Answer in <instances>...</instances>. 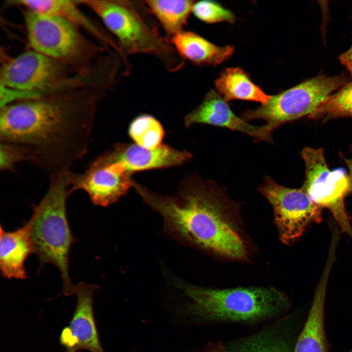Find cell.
Returning <instances> with one entry per match:
<instances>
[{
	"mask_svg": "<svg viewBox=\"0 0 352 352\" xmlns=\"http://www.w3.org/2000/svg\"><path fill=\"white\" fill-rule=\"evenodd\" d=\"M305 165L302 189L311 201L331 213L342 232L352 239V226L345 205V198L351 193L349 176L345 170H331L323 149L309 147L301 152Z\"/></svg>",
	"mask_w": 352,
	"mask_h": 352,
	"instance_id": "9c48e42d",
	"label": "cell"
},
{
	"mask_svg": "<svg viewBox=\"0 0 352 352\" xmlns=\"http://www.w3.org/2000/svg\"><path fill=\"white\" fill-rule=\"evenodd\" d=\"M28 151L14 144L0 142V169L2 171L14 170L16 165L24 160H30Z\"/></svg>",
	"mask_w": 352,
	"mask_h": 352,
	"instance_id": "d4e9b609",
	"label": "cell"
},
{
	"mask_svg": "<svg viewBox=\"0 0 352 352\" xmlns=\"http://www.w3.org/2000/svg\"><path fill=\"white\" fill-rule=\"evenodd\" d=\"M215 84L217 91L227 102L240 100L259 102L263 105L271 97L239 67L225 68L216 80Z\"/></svg>",
	"mask_w": 352,
	"mask_h": 352,
	"instance_id": "d6986e66",
	"label": "cell"
},
{
	"mask_svg": "<svg viewBox=\"0 0 352 352\" xmlns=\"http://www.w3.org/2000/svg\"><path fill=\"white\" fill-rule=\"evenodd\" d=\"M0 228L1 276L7 279H26L25 263L29 255L34 253L29 222L14 231H7L1 225Z\"/></svg>",
	"mask_w": 352,
	"mask_h": 352,
	"instance_id": "e0dca14e",
	"label": "cell"
},
{
	"mask_svg": "<svg viewBox=\"0 0 352 352\" xmlns=\"http://www.w3.org/2000/svg\"><path fill=\"white\" fill-rule=\"evenodd\" d=\"M95 13L127 54L155 56L169 71L180 69L184 60L162 37L143 12L144 3L119 0H78Z\"/></svg>",
	"mask_w": 352,
	"mask_h": 352,
	"instance_id": "277c9868",
	"label": "cell"
},
{
	"mask_svg": "<svg viewBox=\"0 0 352 352\" xmlns=\"http://www.w3.org/2000/svg\"><path fill=\"white\" fill-rule=\"evenodd\" d=\"M4 55V54H3ZM89 75L32 50L15 57L3 55L0 86L25 91L33 99L89 86Z\"/></svg>",
	"mask_w": 352,
	"mask_h": 352,
	"instance_id": "52a82bcc",
	"label": "cell"
},
{
	"mask_svg": "<svg viewBox=\"0 0 352 352\" xmlns=\"http://www.w3.org/2000/svg\"><path fill=\"white\" fill-rule=\"evenodd\" d=\"M98 288L95 285L81 282L75 286L77 305L69 325L64 328L60 342L66 352L87 350L91 352H104L101 346L94 320L93 294Z\"/></svg>",
	"mask_w": 352,
	"mask_h": 352,
	"instance_id": "7c38bea8",
	"label": "cell"
},
{
	"mask_svg": "<svg viewBox=\"0 0 352 352\" xmlns=\"http://www.w3.org/2000/svg\"><path fill=\"white\" fill-rule=\"evenodd\" d=\"M196 124H206L245 133L256 141H272L274 130L267 124L254 126L237 116L228 102L217 91L211 90L201 103L185 117L187 128Z\"/></svg>",
	"mask_w": 352,
	"mask_h": 352,
	"instance_id": "4fadbf2b",
	"label": "cell"
},
{
	"mask_svg": "<svg viewBox=\"0 0 352 352\" xmlns=\"http://www.w3.org/2000/svg\"><path fill=\"white\" fill-rule=\"evenodd\" d=\"M69 173L50 178L46 194L34 207L28 220L34 254L41 266L50 263L58 268L63 280L62 292L67 296L75 293L69 271V252L75 242L66 211L67 199L71 194Z\"/></svg>",
	"mask_w": 352,
	"mask_h": 352,
	"instance_id": "3957f363",
	"label": "cell"
},
{
	"mask_svg": "<svg viewBox=\"0 0 352 352\" xmlns=\"http://www.w3.org/2000/svg\"><path fill=\"white\" fill-rule=\"evenodd\" d=\"M331 267H325L316 286L307 320L295 344L294 352H329L324 325L326 295Z\"/></svg>",
	"mask_w": 352,
	"mask_h": 352,
	"instance_id": "2e32d148",
	"label": "cell"
},
{
	"mask_svg": "<svg viewBox=\"0 0 352 352\" xmlns=\"http://www.w3.org/2000/svg\"><path fill=\"white\" fill-rule=\"evenodd\" d=\"M148 12L159 22L171 38L184 30L195 1L151 0L143 1Z\"/></svg>",
	"mask_w": 352,
	"mask_h": 352,
	"instance_id": "ffe728a7",
	"label": "cell"
},
{
	"mask_svg": "<svg viewBox=\"0 0 352 352\" xmlns=\"http://www.w3.org/2000/svg\"><path fill=\"white\" fill-rule=\"evenodd\" d=\"M352 352V351H349V352Z\"/></svg>",
	"mask_w": 352,
	"mask_h": 352,
	"instance_id": "f1b7e54d",
	"label": "cell"
},
{
	"mask_svg": "<svg viewBox=\"0 0 352 352\" xmlns=\"http://www.w3.org/2000/svg\"><path fill=\"white\" fill-rule=\"evenodd\" d=\"M185 293L193 301L192 312L208 320L252 321L286 311L287 297L272 287L217 289L187 285Z\"/></svg>",
	"mask_w": 352,
	"mask_h": 352,
	"instance_id": "8992f818",
	"label": "cell"
},
{
	"mask_svg": "<svg viewBox=\"0 0 352 352\" xmlns=\"http://www.w3.org/2000/svg\"><path fill=\"white\" fill-rule=\"evenodd\" d=\"M338 59L346 68L348 73L352 78V45L348 50L342 53Z\"/></svg>",
	"mask_w": 352,
	"mask_h": 352,
	"instance_id": "484cf974",
	"label": "cell"
},
{
	"mask_svg": "<svg viewBox=\"0 0 352 352\" xmlns=\"http://www.w3.org/2000/svg\"><path fill=\"white\" fill-rule=\"evenodd\" d=\"M129 133L137 145L148 149H155L161 145L164 135L159 122L147 114L135 118L130 126Z\"/></svg>",
	"mask_w": 352,
	"mask_h": 352,
	"instance_id": "7402d4cb",
	"label": "cell"
},
{
	"mask_svg": "<svg viewBox=\"0 0 352 352\" xmlns=\"http://www.w3.org/2000/svg\"><path fill=\"white\" fill-rule=\"evenodd\" d=\"M258 190L272 205L280 238L285 244L296 241L309 225L322 220V208L302 188L286 187L266 176Z\"/></svg>",
	"mask_w": 352,
	"mask_h": 352,
	"instance_id": "30bf717a",
	"label": "cell"
},
{
	"mask_svg": "<svg viewBox=\"0 0 352 352\" xmlns=\"http://www.w3.org/2000/svg\"><path fill=\"white\" fill-rule=\"evenodd\" d=\"M105 154L110 160L120 164L130 174L139 171L179 165L192 157L188 152L166 145L148 149L136 144L120 143Z\"/></svg>",
	"mask_w": 352,
	"mask_h": 352,
	"instance_id": "5bb4252c",
	"label": "cell"
},
{
	"mask_svg": "<svg viewBox=\"0 0 352 352\" xmlns=\"http://www.w3.org/2000/svg\"><path fill=\"white\" fill-rule=\"evenodd\" d=\"M344 159L349 171V177L350 182L351 193H352V156L350 158H345Z\"/></svg>",
	"mask_w": 352,
	"mask_h": 352,
	"instance_id": "83f0119b",
	"label": "cell"
},
{
	"mask_svg": "<svg viewBox=\"0 0 352 352\" xmlns=\"http://www.w3.org/2000/svg\"><path fill=\"white\" fill-rule=\"evenodd\" d=\"M348 72L334 76L320 74L281 92L271 95L265 104L247 109L241 118L247 122L262 119L274 130L287 122L308 116L330 95L348 83Z\"/></svg>",
	"mask_w": 352,
	"mask_h": 352,
	"instance_id": "ba28073f",
	"label": "cell"
},
{
	"mask_svg": "<svg viewBox=\"0 0 352 352\" xmlns=\"http://www.w3.org/2000/svg\"><path fill=\"white\" fill-rule=\"evenodd\" d=\"M68 179L71 194L83 191L93 204L101 206L117 201L132 186L130 174L104 153L91 161L84 172H69Z\"/></svg>",
	"mask_w": 352,
	"mask_h": 352,
	"instance_id": "8fae6325",
	"label": "cell"
},
{
	"mask_svg": "<svg viewBox=\"0 0 352 352\" xmlns=\"http://www.w3.org/2000/svg\"><path fill=\"white\" fill-rule=\"evenodd\" d=\"M9 4L38 14L62 18L88 31L105 48H112L121 57L125 55L116 40L80 10L78 0H14Z\"/></svg>",
	"mask_w": 352,
	"mask_h": 352,
	"instance_id": "9a60e30c",
	"label": "cell"
},
{
	"mask_svg": "<svg viewBox=\"0 0 352 352\" xmlns=\"http://www.w3.org/2000/svg\"><path fill=\"white\" fill-rule=\"evenodd\" d=\"M192 13L197 18L206 23H233L235 21V15L230 10L212 0L195 1Z\"/></svg>",
	"mask_w": 352,
	"mask_h": 352,
	"instance_id": "cb8c5ba5",
	"label": "cell"
},
{
	"mask_svg": "<svg viewBox=\"0 0 352 352\" xmlns=\"http://www.w3.org/2000/svg\"><path fill=\"white\" fill-rule=\"evenodd\" d=\"M203 352H225V348L220 343L210 344Z\"/></svg>",
	"mask_w": 352,
	"mask_h": 352,
	"instance_id": "4316f807",
	"label": "cell"
},
{
	"mask_svg": "<svg viewBox=\"0 0 352 352\" xmlns=\"http://www.w3.org/2000/svg\"><path fill=\"white\" fill-rule=\"evenodd\" d=\"M27 40L34 50L85 75L98 66L104 48L84 35L80 28L59 17L22 10Z\"/></svg>",
	"mask_w": 352,
	"mask_h": 352,
	"instance_id": "5b68a950",
	"label": "cell"
},
{
	"mask_svg": "<svg viewBox=\"0 0 352 352\" xmlns=\"http://www.w3.org/2000/svg\"><path fill=\"white\" fill-rule=\"evenodd\" d=\"M346 117H352V81L328 97L309 116L323 121Z\"/></svg>",
	"mask_w": 352,
	"mask_h": 352,
	"instance_id": "44dd1931",
	"label": "cell"
},
{
	"mask_svg": "<svg viewBox=\"0 0 352 352\" xmlns=\"http://www.w3.org/2000/svg\"><path fill=\"white\" fill-rule=\"evenodd\" d=\"M171 44L177 54L198 66H217L233 55L234 47L218 46L200 35L183 30L171 38Z\"/></svg>",
	"mask_w": 352,
	"mask_h": 352,
	"instance_id": "ac0fdd59",
	"label": "cell"
},
{
	"mask_svg": "<svg viewBox=\"0 0 352 352\" xmlns=\"http://www.w3.org/2000/svg\"><path fill=\"white\" fill-rule=\"evenodd\" d=\"M109 87L88 86L0 108V142L25 148L50 178L87 154L98 104Z\"/></svg>",
	"mask_w": 352,
	"mask_h": 352,
	"instance_id": "6da1fadb",
	"label": "cell"
},
{
	"mask_svg": "<svg viewBox=\"0 0 352 352\" xmlns=\"http://www.w3.org/2000/svg\"><path fill=\"white\" fill-rule=\"evenodd\" d=\"M133 182L145 202L161 215L166 229L176 238L230 258H246L244 242L230 216L232 203L215 183L190 176L176 196L167 197Z\"/></svg>",
	"mask_w": 352,
	"mask_h": 352,
	"instance_id": "7a4b0ae2",
	"label": "cell"
},
{
	"mask_svg": "<svg viewBox=\"0 0 352 352\" xmlns=\"http://www.w3.org/2000/svg\"><path fill=\"white\" fill-rule=\"evenodd\" d=\"M236 352H291L288 341L270 333H261L243 341Z\"/></svg>",
	"mask_w": 352,
	"mask_h": 352,
	"instance_id": "603a6c76",
	"label": "cell"
}]
</instances>
